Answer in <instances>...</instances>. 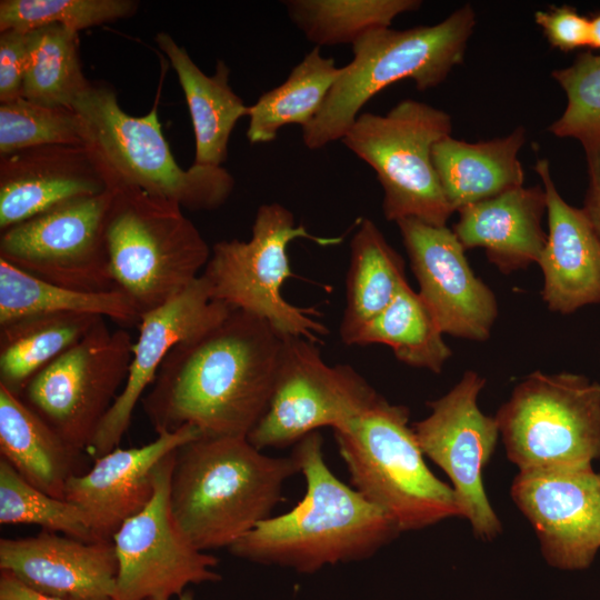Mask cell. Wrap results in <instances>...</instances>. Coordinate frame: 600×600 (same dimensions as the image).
<instances>
[{
	"instance_id": "4fadbf2b",
	"label": "cell",
	"mask_w": 600,
	"mask_h": 600,
	"mask_svg": "<svg viewBox=\"0 0 600 600\" xmlns=\"http://www.w3.org/2000/svg\"><path fill=\"white\" fill-rule=\"evenodd\" d=\"M112 197L110 189L72 199L1 231L0 259L70 289H118L106 236Z\"/></svg>"
},
{
	"instance_id": "f35d334b",
	"label": "cell",
	"mask_w": 600,
	"mask_h": 600,
	"mask_svg": "<svg viewBox=\"0 0 600 600\" xmlns=\"http://www.w3.org/2000/svg\"><path fill=\"white\" fill-rule=\"evenodd\" d=\"M27 62V32L0 31V102L22 97Z\"/></svg>"
},
{
	"instance_id": "60d3db41",
	"label": "cell",
	"mask_w": 600,
	"mask_h": 600,
	"mask_svg": "<svg viewBox=\"0 0 600 600\" xmlns=\"http://www.w3.org/2000/svg\"><path fill=\"white\" fill-rule=\"evenodd\" d=\"M0 600H62L39 593L11 573L0 570Z\"/></svg>"
},
{
	"instance_id": "8fae6325",
	"label": "cell",
	"mask_w": 600,
	"mask_h": 600,
	"mask_svg": "<svg viewBox=\"0 0 600 600\" xmlns=\"http://www.w3.org/2000/svg\"><path fill=\"white\" fill-rule=\"evenodd\" d=\"M132 337L106 318L37 372L19 397L68 444L88 451L121 392L133 356Z\"/></svg>"
},
{
	"instance_id": "4316f807",
	"label": "cell",
	"mask_w": 600,
	"mask_h": 600,
	"mask_svg": "<svg viewBox=\"0 0 600 600\" xmlns=\"http://www.w3.org/2000/svg\"><path fill=\"white\" fill-rule=\"evenodd\" d=\"M404 260L368 218L360 221L350 241L347 302L340 338L354 346L362 329L383 311L408 282Z\"/></svg>"
},
{
	"instance_id": "cb8c5ba5",
	"label": "cell",
	"mask_w": 600,
	"mask_h": 600,
	"mask_svg": "<svg viewBox=\"0 0 600 600\" xmlns=\"http://www.w3.org/2000/svg\"><path fill=\"white\" fill-rule=\"evenodd\" d=\"M526 139V129L518 127L486 141L472 143L448 136L433 146V167L453 212L523 187L518 154Z\"/></svg>"
},
{
	"instance_id": "ffe728a7",
	"label": "cell",
	"mask_w": 600,
	"mask_h": 600,
	"mask_svg": "<svg viewBox=\"0 0 600 600\" xmlns=\"http://www.w3.org/2000/svg\"><path fill=\"white\" fill-rule=\"evenodd\" d=\"M0 570L32 590L62 600H116L113 541H83L42 530L0 540Z\"/></svg>"
},
{
	"instance_id": "1f68e13d",
	"label": "cell",
	"mask_w": 600,
	"mask_h": 600,
	"mask_svg": "<svg viewBox=\"0 0 600 600\" xmlns=\"http://www.w3.org/2000/svg\"><path fill=\"white\" fill-rule=\"evenodd\" d=\"M90 82L82 71L79 32L60 24H47L27 32L22 98L72 108Z\"/></svg>"
},
{
	"instance_id": "8d00e7d4",
	"label": "cell",
	"mask_w": 600,
	"mask_h": 600,
	"mask_svg": "<svg viewBox=\"0 0 600 600\" xmlns=\"http://www.w3.org/2000/svg\"><path fill=\"white\" fill-rule=\"evenodd\" d=\"M567 106L548 128L558 138L578 140L583 150L600 146V54L580 53L568 67L552 71Z\"/></svg>"
},
{
	"instance_id": "484cf974",
	"label": "cell",
	"mask_w": 600,
	"mask_h": 600,
	"mask_svg": "<svg viewBox=\"0 0 600 600\" xmlns=\"http://www.w3.org/2000/svg\"><path fill=\"white\" fill-rule=\"evenodd\" d=\"M0 452L24 480L54 498L76 473L79 452L22 399L0 384Z\"/></svg>"
},
{
	"instance_id": "e0dca14e",
	"label": "cell",
	"mask_w": 600,
	"mask_h": 600,
	"mask_svg": "<svg viewBox=\"0 0 600 600\" xmlns=\"http://www.w3.org/2000/svg\"><path fill=\"white\" fill-rule=\"evenodd\" d=\"M419 294L443 333L484 341L498 317L491 289L471 269L464 248L447 226L408 218L396 222Z\"/></svg>"
},
{
	"instance_id": "7402d4cb",
	"label": "cell",
	"mask_w": 600,
	"mask_h": 600,
	"mask_svg": "<svg viewBox=\"0 0 600 600\" xmlns=\"http://www.w3.org/2000/svg\"><path fill=\"white\" fill-rule=\"evenodd\" d=\"M538 173L547 199V242L539 259L541 296L551 311L569 314L600 303V239L581 208L566 202L552 180L547 159Z\"/></svg>"
},
{
	"instance_id": "30bf717a",
	"label": "cell",
	"mask_w": 600,
	"mask_h": 600,
	"mask_svg": "<svg viewBox=\"0 0 600 600\" xmlns=\"http://www.w3.org/2000/svg\"><path fill=\"white\" fill-rule=\"evenodd\" d=\"M494 418L519 471L592 466L600 458V384L586 376L534 371Z\"/></svg>"
},
{
	"instance_id": "74e56055",
	"label": "cell",
	"mask_w": 600,
	"mask_h": 600,
	"mask_svg": "<svg viewBox=\"0 0 600 600\" xmlns=\"http://www.w3.org/2000/svg\"><path fill=\"white\" fill-rule=\"evenodd\" d=\"M534 21L541 28L552 48L564 52L590 48V18L569 6L552 7L534 12Z\"/></svg>"
},
{
	"instance_id": "d590c367",
	"label": "cell",
	"mask_w": 600,
	"mask_h": 600,
	"mask_svg": "<svg viewBox=\"0 0 600 600\" xmlns=\"http://www.w3.org/2000/svg\"><path fill=\"white\" fill-rule=\"evenodd\" d=\"M136 0H1L0 31L60 24L79 32L136 14Z\"/></svg>"
},
{
	"instance_id": "7c38bea8",
	"label": "cell",
	"mask_w": 600,
	"mask_h": 600,
	"mask_svg": "<svg viewBox=\"0 0 600 600\" xmlns=\"http://www.w3.org/2000/svg\"><path fill=\"white\" fill-rule=\"evenodd\" d=\"M381 398L351 366L328 364L317 343L284 337L269 406L248 440L259 450L294 446L322 427L346 423Z\"/></svg>"
},
{
	"instance_id": "ab89813d",
	"label": "cell",
	"mask_w": 600,
	"mask_h": 600,
	"mask_svg": "<svg viewBox=\"0 0 600 600\" xmlns=\"http://www.w3.org/2000/svg\"><path fill=\"white\" fill-rule=\"evenodd\" d=\"M588 187L581 208L600 239V146L586 150Z\"/></svg>"
},
{
	"instance_id": "ba28073f",
	"label": "cell",
	"mask_w": 600,
	"mask_h": 600,
	"mask_svg": "<svg viewBox=\"0 0 600 600\" xmlns=\"http://www.w3.org/2000/svg\"><path fill=\"white\" fill-rule=\"evenodd\" d=\"M300 238L319 246L341 241L339 237L311 234L278 202L260 206L249 240H223L211 248L201 277L212 300L267 321L282 338H303L318 343L328 333L324 324L310 309L297 307L282 296L283 283L292 274L287 249Z\"/></svg>"
},
{
	"instance_id": "7a4b0ae2",
	"label": "cell",
	"mask_w": 600,
	"mask_h": 600,
	"mask_svg": "<svg viewBox=\"0 0 600 600\" xmlns=\"http://www.w3.org/2000/svg\"><path fill=\"white\" fill-rule=\"evenodd\" d=\"M291 454L306 480L302 500L258 523L229 548L233 556L311 573L367 559L400 533L383 511L332 473L318 431L297 442Z\"/></svg>"
},
{
	"instance_id": "83f0119b",
	"label": "cell",
	"mask_w": 600,
	"mask_h": 600,
	"mask_svg": "<svg viewBox=\"0 0 600 600\" xmlns=\"http://www.w3.org/2000/svg\"><path fill=\"white\" fill-rule=\"evenodd\" d=\"M103 317L38 313L0 323V384L19 396L28 381Z\"/></svg>"
},
{
	"instance_id": "8992f818",
	"label": "cell",
	"mask_w": 600,
	"mask_h": 600,
	"mask_svg": "<svg viewBox=\"0 0 600 600\" xmlns=\"http://www.w3.org/2000/svg\"><path fill=\"white\" fill-rule=\"evenodd\" d=\"M409 409L383 397L332 429L352 486L400 532L460 517L452 487L428 468L409 424Z\"/></svg>"
},
{
	"instance_id": "3957f363",
	"label": "cell",
	"mask_w": 600,
	"mask_h": 600,
	"mask_svg": "<svg viewBox=\"0 0 600 600\" xmlns=\"http://www.w3.org/2000/svg\"><path fill=\"white\" fill-rule=\"evenodd\" d=\"M296 458L270 457L246 437L198 436L174 452L170 511L181 534L200 551L230 548L271 517Z\"/></svg>"
},
{
	"instance_id": "5b68a950",
	"label": "cell",
	"mask_w": 600,
	"mask_h": 600,
	"mask_svg": "<svg viewBox=\"0 0 600 600\" xmlns=\"http://www.w3.org/2000/svg\"><path fill=\"white\" fill-rule=\"evenodd\" d=\"M72 109L83 123L84 147L110 189H137L191 211L216 210L231 196L236 181L222 166H179L156 108L142 117L130 116L120 107L111 84L91 81Z\"/></svg>"
},
{
	"instance_id": "e575fe53",
	"label": "cell",
	"mask_w": 600,
	"mask_h": 600,
	"mask_svg": "<svg viewBox=\"0 0 600 600\" xmlns=\"http://www.w3.org/2000/svg\"><path fill=\"white\" fill-rule=\"evenodd\" d=\"M84 128L79 113L18 98L0 102V154L48 146H84Z\"/></svg>"
},
{
	"instance_id": "ac0fdd59",
	"label": "cell",
	"mask_w": 600,
	"mask_h": 600,
	"mask_svg": "<svg viewBox=\"0 0 600 600\" xmlns=\"http://www.w3.org/2000/svg\"><path fill=\"white\" fill-rule=\"evenodd\" d=\"M231 310L228 304L212 300L200 276L173 299L141 316L127 381L87 451L93 460L119 446L130 427L136 406L171 349L218 324Z\"/></svg>"
},
{
	"instance_id": "603a6c76",
	"label": "cell",
	"mask_w": 600,
	"mask_h": 600,
	"mask_svg": "<svg viewBox=\"0 0 600 600\" xmlns=\"http://www.w3.org/2000/svg\"><path fill=\"white\" fill-rule=\"evenodd\" d=\"M452 231L467 249L482 248L501 273L538 263L547 242L543 187H520L457 211Z\"/></svg>"
},
{
	"instance_id": "277c9868",
	"label": "cell",
	"mask_w": 600,
	"mask_h": 600,
	"mask_svg": "<svg viewBox=\"0 0 600 600\" xmlns=\"http://www.w3.org/2000/svg\"><path fill=\"white\" fill-rule=\"evenodd\" d=\"M474 26L476 12L464 4L433 26L366 33L352 44L353 58L319 113L302 128L304 146L318 150L341 140L367 102L399 80H412L418 90L441 84L463 61Z\"/></svg>"
},
{
	"instance_id": "836d02e7",
	"label": "cell",
	"mask_w": 600,
	"mask_h": 600,
	"mask_svg": "<svg viewBox=\"0 0 600 600\" xmlns=\"http://www.w3.org/2000/svg\"><path fill=\"white\" fill-rule=\"evenodd\" d=\"M0 523L39 526L42 530L62 532L83 541H94L77 506L33 487L2 458L0 460Z\"/></svg>"
},
{
	"instance_id": "d6a6232c",
	"label": "cell",
	"mask_w": 600,
	"mask_h": 600,
	"mask_svg": "<svg viewBox=\"0 0 600 600\" xmlns=\"http://www.w3.org/2000/svg\"><path fill=\"white\" fill-rule=\"evenodd\" d=\"M291 22L316 47L353 44L366 33L389 28L400 14L418 10L419 0H287Z\"/></svg>"
},
{
	"instance_id": "d6986e66",
	"label": "cell",
	"mask_w": 600,
	"mask_h": 600,
	"mask_svg": "<svg viewBox=\"0 0 600 600\" xmlns=\"http://www.w3.org/2000/svg\"><path fill=\"white\" fill-rule=\"evenodd\" d=\"M198 436L194 427L184 426L141 447H117L94 459L86 473L70 477L64 499L80 509L94 541L113 540L121 526L151 500L161 461Z\"/></svg>"
},
{
	"instance_id": "2e32d148",
	"label": "cell",
	"mask_w": 600,
	"mask_h": 600,
	"mask_svg": "<svg viewBox=\"0 0 600 600\" xmlns=\"http://www.w3.org/2000/svg\"><path fill=\"white\" fill-rule=\"evenodd\" d=\"M511 497L549 564L588 568L600 549V472L592 466L519 471Z\"/></svg>"
},
{
	"instance_id": "5bb4252c",
	"label": "cell",
	"mask_w": 600,
	"mask_h": 600,
	"mask_svg": "<svg viewBox=\"0 0 600 600\" xmlns=\"http://www.w3.org/2000/svg\"><path fill=\"white\" fill-rule=\"evenodd\" d=\"M486 379L472 370L444 396L428 403L430 414L412 429L424 456L452 482L460 517L483 540L494 539L501 522L484 491L482 471L494 452L500 431L494 417L484 414L478 397Z\"/></svg>"
},
{
	"instance_id": "6da1fadb",
	"label": "cell",
	"mask_w": 600,
	"mask_h": 600,
	"mask_svg": "<svg viewBox=\"0 0 600 600\" xmlns=\"http://www.w3.org/2000/svg\"><path fill=\"white\" fill-rule=\"evenodd\" d=\"M282 344L267 321L239 309L179 342L141 399L153 430L248 438L269 406Z\"/></svg>"
},
{
	"instance_id": "f1b7e54d",
	"label": "cell",
	"mask_w": 600,
	"mask_h": 600,
	"mask_svg": "<svg viewBox=\"0 0 600 600\" xmlns=\"http://www.w3.org/2000/svg\"><path fill=\"white\" fill-rule=\"evenodd\" d=\"M38 313H84L138 326L141 313L120 289L81 291L37 278L0 259V323Z\"/></svg>"
},
{
	"instance_id": "7bdbcfd3",
	"label": "cell",
	"mask_w": 600,
	"mask_h": 600,
	"mask_svg": "<svg viewBox=\"0 0 600 600\" xmlns=\"http://www.w3.org/2000/svg\"><path fill=\"white\" fill-rule=\"evenodd\" d=\"M177 600H194L193 593L191 591H184Z\"/></svg>"
},
{
	"instance_id": "4dcf8cb0",
	"label": "cell",
	"mask_w": 600,
	"mask_h": 600,
	"mask_svg": "<svg viewBox=\"0 0 600 600\" xmlns=\"http://www.w3.org/2000/svg\"><path fill=\"white\" fill-rule=\"evenodd\" d=\"M376 343L390 347L399 361L434 373L442 371L452 354L432 312L408 282L362 329L354 346Z\"/></svg>"
},
{
	"instance_id": "52a82bcc",
	"label": "cell",
	"mask_w": 600,
	"mask_h": 600,
	"mask_svg": "<svg viewBox=\"0 0 600 600\" xmlns=\"http://www.w3.org/2000/svg\"><path fill=\"white\" fill-rule=\"evenodd\" d=\"M112 191L106 233L110 272L142 316L196 281L211 248L177 202L131 188Z\"/></svg>"
},
{
	"instance_id": "f546056e",
	"label": "cell",
	"mask_w": 600,
	"mask_h": 600,
	"mask_svg": "<svg viewBox=\"0 0 600 600\" xmlns=\"http://www.w3.org/2000/svg\"><path fill=\"white\" fill-rule=\"evenodd\" d=\"M341 72L336 61L314 47L278 87L263 92L249 108L247 138L267 143L288 124L304 128L321 110Z\"/></svg>"
},
{
	"instance_id": "44dd1931",
	"label": "cell",
	"mask_w": 600,
	"mask_h": 600,
	"mask_svg": "<svg viewBox=\"0 0 600 600\" xmlns=\"http://www.w3.org/2000/svg\"><path fill=\"white\" fill-rule=\"evenodd\" d=\"M110 190L84 146L48 144L0 154V230L56 206Z\"/></svg>"
},
{
	"instance_id": "9c48e42d",
	"label": "cell",
	"mask_w": 600,
	"mask_h": 600,
	"mask_svg": "<svg viewBox=\"0 0 600 600\" xmlns=\"http://www.w3.org/2000/svg\"><path fill=\"white\" fill-rule=\"evenodd\" d=\"M451 131L449 113L406 99L386 114L360 113L341 141L374 170L388 221L412 218L443 227L453 210L433 167L432 148Z\"/></svg>"
},
{
	"instance_id": "d4e9b609",
	"label": "cell",
	"mask_w": 600,
	"mask_h": 600,
	"mask_svg": "<svg viewBox=\"0 0 600 600\" xmlns=\"http://www.w3.org/2000/svg\"><path fill=\"white\" fill-rule=\"evenodd\" d=\"M156 43L169 59L187 100L196 139L193 163L222 166L231 132L250 108L232 90L230 68L217 60L213 74L208 76L169 33L158 32Z\"/></svg>"
},
{
	"instance_id": "9a60e30c",
	"label": "cell",
	"mask_w": 600,
	"mask_h": 600,
	"mask_svg": "<svg viewBox=\"0 0 600 600\" xmlns=\"http://www.w3.org/2000/svg\"><path fill=\"white\" fill-rule=\"evenodd\" d=\"M176 451L158 466L149 503L113 537L116 600H171L189 584L221 579L217 557L190 544L172 519L169 494Z\"/></svg>"
},
{
	"instance_id": "b9f144b4",
	"label": "cell",
	"mask_w": 600,
	"mask_h": 600,
	"mask_svg": "<svg viewBox=\"0 0 600 600\" xmlns=\"http://www.w3.org/2000/svg\"><path fill=\"white\" fill-rule=\"evenodd\" d=\"M591 42L590 48L600 50V12L590 18Z\"/></svg>"
}]
</instances>
